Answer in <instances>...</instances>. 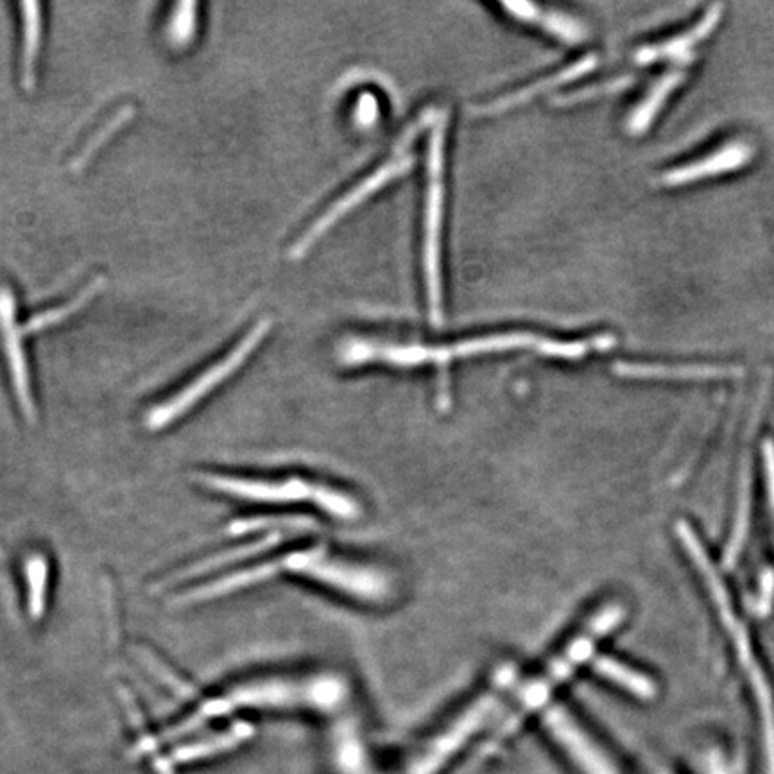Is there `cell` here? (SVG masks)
Masks as SVG:
<instances>
[{
  "mask_svg": "<svg viewBox=\"0 0 774 774\" xmlns=\"http://www.w3.org/2000/svg\"><path fill=\"white\" fill-rule=\"evenodd\" d=\"M27 586H29V611L33 619H40L45 611V594L49 581L47 559L36 554L26 561Z\"/></svg>",
  "mask_w": 774,
  "mask_h": 774,
  "instance_id": "obj_23",
  "label": "cell"
},
{
  "mask_svg": "<svg viewBox=\"0 0 774 774\" xmlns=\"http://www.w3.org/2000/svg\"><path fill=\"white\" fill-rule=\"evenodd\" d=\"M631 83H633V78H631V76H622V78L611 79V81L602 83V85L588 86V88H583V90H577L574 94L561 95V97H558V99L554 101V104L567 106V104L583 103V101L594 99V97H599V95L620 92V90L628 88Z\"/></svg>",
  "mask_w": 774,
  "mask_h": 774,
  "instance_id": "obj_24",
  "label": "cell"
},
{
  "mask_svg": "<svg viewBox=\"0 0 774 774\" xmlns=\"http://www.w3.org/2000/svg\"><path fill=\"white\" fill-rule=\"evenodd\" d=\"M762 454H764V470H766V486H767V499H769V509L773 513L774 520V441L773 439H766L764 448H762Z\"/></svg>",
  "mask_w": 774,
  "mask_h": 774,
  "instance_id": "obj_26",
  "label": "cell"
},
{
  "mask_svg": "<svg viewBox=\"0 0 774 774\" xmlns=\"http://www.w3.org/2000/svg\"><path fill=\"white\" fill-rule=\"evenodd\" d=\"M379 119V103L375 95L362 94L355 108V122L361 128H370Z\"/></svg>",
  "mask_w": 774,
  "mask_h": 774,
  "instance_id": "obj_25",
  "label": "cell"
},
{
  "mask_svg": "<svg viewBox=\"0 0 774 774\" xmlns=\"http://www.w3.org/2000/svg\"><path fill=\"white\" fill-rule=\"evenodd\" d=\"M774 599V570L767 568L760 579V597L757 601L758 615H766L771 610V602Z\"/></svg>",
  "mask_w": 774,
  "mask_h": 774,
  "instance_id": "obj_27",
  "label": "cell"
},
{
  "mask_svg": "<svg viewBox=\"0 0 774 774\" xmlns=\"http://www.w3.org/2000/svg\"><path fill=\"white\" fill-rule=\"evenodd\" d=\"M613 371L626 379H662V380H712L733 379L742 375L737 366H712V364H692V366H665V364H638V362H617Z\"/></svg>",
  "mask_w": 774,
  "mask_h": 774,
  "instance_id": "obj_12",
  "label": "cell"
},
{
  "mask_svg": "<svg viewBox=\"0 0 774 774\" xmlns=\"http://www.w3.org/2000/svg\"><path fill=\"white\" fill-rule=\"evenodd\" d=\"M0 336L8 357L11 379L17 393L18 404L29 422L36 420V405L31 393V380L27 370L26 353L22 348V330L17 327V301L9 289H0Z\"/></svg>",
  "mask_w": 774,
  "mask_h": 774,
  "instance_id": "obj_10",
  "label": "cell"
},
{
  "mask_svg": "<svg viewBox=\"0 0 774 774\" xmlns=\"http://www.w3.org/2000/svg\"><path fill=\"white\" fill-rule=\"evenodd\" d=\"M712 764H714V771H712V774H724L723 769H721V764H719L717 760H714Z\"/></svg>",
  "mask_w": 774,
  "mask_h": 774,
  "instance_id": "obj_28",
  "label": "cell"
},
{
  "mask_svg": "<svg viewBox=\"0 0 774 774\" xmlns=\"http://www.w3.org/2000/svg\"><path fill=\"white\" fill-rule=\"evenodd\" d=\"M22 9V24H24V47H22V83L27 92L35 90L36 60L40 52L42 40V15L40 4L36 0H24Z\"/></svg>",
  "mask_w": 774,
  "mask_h": 774,
  "instance_id": "obj_16",
  "label": "cell"
},
{
  "mask_svg": "<svg viewBox=\"0 0 774 774\" xmlns=\"http://www.w3.org/2000/svg\"><path fill=\"white\" fill-rule=\"evenodd\" d=\"M513 680H515V667L508 665L497 674V678L486 694H482L477 701H473L472 705L468 706L447 730L432 740V744L416 758V762L407 774H432L443 766L448 757H452L457 749L461 748L466 740L490 719V715L497 710L500 699L508 692Z\"/></svg>",
  "mask_w": 774,
  "mask_h": 774,
  "instance_id": "obj_6",
  "label": "cell"
},
{
  "mask_svg": "<svg viewBox=\"0 0 774 774\" xmlns=\"http://www.w3.org/2000/svg\"><path fill=\"white\" fill-rule=\"evenodd\" d=\"M346 688L343 681L334 676L307 678V680H266L246 685L232 697L210 703L198 715L183 724L176 735L198 726L203 719L232 710L233 706H310V708H334L341 703Z\"/></svg>",
  "mask_w": 774,
  "mask_h": 774,
  "instance_id": "obj_2",
  "label": "cell"
},
{
  "mask_svg": "<svg viewBox=\"0 0 774 774\" xmlns=\"http://www.w3.org/2000/svg\"><path fill=\"white\" fill-rule=\"evenodd\" d=\"M251 733L250 726H241V730L232 731V733H226V735H217L214 739L203 740L198 744H192L189 748L180 749L176 751L174 755H171V760H167V764H180V762H189L194 758L207 757V755H214L224 749L232 748L233 744H237L239 740L248 737Z\"/></svg>",
  "mask_w": 774,
  "mask_h": 774,
  "instance_id": "obj_22",
  "label": "cell"
},
{
  "mask_svg": "<svg viewBox=\"0 0 774 774\" xmlns=\"http://www.w3.org/2000/svg\"><path fill=\"white\" fill-rule=\"evenodd\" d=\"M624 617H626V608L622 604H606L601 610L595 611L594 617L586 622L576 637L568 642L567 647L547 665V669L538 678L529 681L524 690L518 694L515 708L509 712L508 719L502 724L493 744L497 740L508 737L511 731H515L516 726L524 721L525 715L531 714L543 703H547L552 692L561 683H565L588 658H592L597 642L606 635H610Z\"/></svg>",
  "mask_w": 774,
  "mask_h": 774,
  "instance_id": "obj_1",
  "label": "cell"
},
{
  "mask_svg": "<svg viewBox=\"0 0 774 774\" xmlns=\"http://www.w3.org/2000/svg\"><path fill=\"white\" fill-rule=\"evenodd\" d=\"M683 79H685V74L681 70H671L653 86V90L647 94L642 104L637 106V110L629 119V135H642L644 131H647L651 122L654 121L656 113L660 112V108L667 101V97L681 85Z\"/></svg>",
  "mask_w": 774,
  "mask_h": 774,
  "instance_id": "obj_18",
  "label": "cell"
},
{
  "mask_svg": "<svg viewBox=\"0 0 774 774\" xmlns=\"http://www.w3.org/2000/svg\"><path fill=\"white\" fill-rule=\"evenodd\" d=\"M504 8L508 9L509 13L518 20L538 24L545 31H549L551 35L561 38L563 42L570 43V45L579 43L586 38L585 27L581 26L577 20L565 17L561 13H547L538 6L525 4V2H506Z\"/></svg>",
  "mask_w": 774,
  "mask_h": 774,
  "instance_id": "obj_15",
  "label": "cell"
},
{
  "mask_svg": "<svg viewBox=\"0 0 774 774\" xmlns=\"http://www.w3.org/2000/svg\"><path fill=\"white\" fill-rule=\"evenodd\" d=\"M543 724L583 773L620 774L604 749L577 724L576 719L563 706H549L543 714Z\"/></svg>",
  "mask_w": 774,
  "mask_h": 774,
  "instance_id": "obj_9",
  "label": "cell"
},
{
  "mask_svg": "<svg viewBox=\"0 0 774 774\" xmlns=\"http://www.w3.org/2000/svg\"><path fill=\"white\" fill-rule=\"evenodd\" d=\"M282 567L361 601H384L391 592L389 579L377 568L330 556L323 549L287 554L282 558Z\"/></svg>",
  "mask_w": 774,
  "mask_h": 774,
  "instance_id": "obj_5",
  "label": "cell"
},
{
  "mask_svg": "<svg viewBox=\"0 0 774 774\" xmlns=\"http://www.w3.org/2000/svg\"><path fill=\"white\" fill-rule=\"evenodd\" d=\"M269 328H271V319L258 321L257 325L251 328L250 334L244 337L241 343L237 344L232 352L224 357L223 361L208 368L205 373L199 375L198 379L192 380L189 386L180 391L178 395L172 396L165 404L156 407L155 411H151L149 418H147L149 429H164L169 423L176 422L180 416L198 404L201 398H205L212 389H215L224 380L230 379L233 373L239 370L244 362L248 361V357L258 344L262 343Z\"/></svg>",
  "mask_w": 774,
  "mask_h": 774,
  "instance_id": "obj_7",
  "label": "cell"
},
{
  "mask_svg": "<svg viewBox=\"0 0 774 774\" xmlns=\"http://www.w3.org/2000/svg\"><path fill=\"white\" fill-rule=\"evenodd\" d=\"M592 669L604 680L619 685L620 688L628 690L629 694L640 699H653L656 696V685L649 676L611 656H597L592 662Z\"/></svg>",
  "mask_w": 774,
  "mask_h": 774,
  "instance_id": "obj_17",
  "label": "cell"
},
{
  "mask_svg": "<svg viewBox=\"0 0 774 774\" xmlns=\"http://www.w3.org/2000/svg\"><path fill=\"white\" fill-rule=\"evenodd\" d=\"M753 155H755V149L746 142H733L697 162L665 172L660 178V183L665 187H681L692 181L706 180L726 172L739 171L753 160Z\"/></svg>",
  "mask_w": 774,
  "mask_h": 774,
  "instance_id": "obj_11",
  "label": "cell"
},
{
  "mask_svg": "<svg viewBox=\"0 0 774 774\" xmlns=\"http://www.w3.org/2000/svg\"><path fill=\"white\" fill-rule=\"evenodd\" d=\"M133 117H135V106L126 104V106L119 108L117 112L113 113L108 121L104 122L103 128L97 129L94 135L90 137V140L86 142L85 147L79 151L78 156L72 160L70 169L76 172L85 169L86 164L92 160V156L104 146V142H106L108 138H112L113 135H115L126 122L131 121Z\"/></svg>",
  "mask_w": 774,
  "mask_h": 774,
  "instance_id": "obj_20",
  "label": "cell"
},
{
  "mask_svg": "<svg viewBox=\"0 0 774 774\" xmlns=\"http://www.w3.org/2000/svg\"><path fill=\"white\" fill-rule=\"evenodd\" d=\"M413 164V156L402 155V153L396 151V156L391 162H387V164L379 167V169L373 172L371 176H368L366 180L362 181L361 185H357L355 189L350 190L346 196L339 199L336 205H332V207L328 208L327 212L321 215L318 221L310 226L309 230L301 237L300 241L294 244V248L291 250V257H293L294 260L303 257V255L316 244V241L321 239V237H323V235H325V233H327L344 214H348L352 208L361 205L364 199L373 196L382 185H386L389 181L395 180L398 176L405 174V172L413 167Z\"/></svg>",
  "mask_w": 774,
  "mask_h": 774,
  "instance_id": "obj_8",
  "label": "cell"
},
{
  "mask_svg": "<svg viewBox=\"0 0 774 774\" xmlns=\"http://www.w3.org/2000/svg\"><path fill=\"white\" fill-rule=\"evenodd\" d=\"M103 285V276H97L95 280H92L90 284L86 285L85 289H83L74 300H70L69 303H65V305H61V307H56V309L40 312V314H36V316L29 319L26 325H24V328H22V334L42 332L45 328L54 327V325H58L61 321H65V319L72 316L74 312L83 309L86 303L92 300L95 294L103 289Z\"/></svg>",
  "mask_w": 774,
  "mask_h": 774,
  "instance_id": "obj_19",
  "label": "cell"
},
{
  "mask_svg": "<svg viewBox=\"0 0 774 774\" xmlns=\"http://www.w3.org/2000/svg\"><path fill=\"white\" fill-rule=\"evenodd\" d=\"M198 31V4L194 0H183L172 9L167 22V40L172 47H189Z\"/></svg>",
  "mask_w": 774,
  "mask_h": 774,
  "instance_id": "obj_21",
  "label": "cell"
},
{
  "mask_svg": "<svg viewBox=\"0 0 774 774\" xmlns=\"http://www.w3.org/2000/svg\"><path fill=\"white\" fill-rule=\"evenodd\" d=\"M447 113H438L432 135H430L429 185H427V203H425V246H423V267L427 280L430 321L439 327L441 310V226H443V146H445Z\"/></svg>",
  "mask_w": 774,
  "mask_h": 774,
  "instance_id": "obj_4",
  "label": "cell"
},
{
  "mask_svg": "<svg viewBox=\"0 0 774 774\" xmlns=\"http://www.w3.org/2000/svg\"><path fill=\"white\" fill-rule=\"evenodd\" d=\"M721 18H723V4H715L706 11L705 17L701 18L696 26L687 33L671 38L660 45H651V47H645L642 51H638L637 63L649 65V63L660 60H688L692 54V49L696 47L697 43L703 42L705 38L710 36L717 24L721 22Z\"/></svg>",
  "mask_w": 774,
  "mask_h": 774,
  "instance_id": "obj_13",
  "label": "cell"
},
{
  "mask_svg": "<svg viewBox=\"0 0 774 774\" xmlns=\"http://www.w3.org/2000/svg\"><path fill=\"white\" fill-rule=\"evenodd\" d=\"M595 65H597V58H595L594 54H592V56H586L583 60L577 61L574 65H570L567 69L561 70V72L554 74L551 78L540 79V81H536L534 85L525 86V88L518 90L515 94H509L506 95V97L495 99L493 103L486 104L484 108H479V112L484 113V115H488V113L493 115V113L511 110V108H515V106L527 103L531 97L542 94V92L549 90L552 86L563 85V83H568V81H574V79L585 76L586 72H590V70L594 69Z\"/></svg>",
  "mask_w": 774,
  "mask_h": 774,
  "instance_id": "obj_14",
  "label": "cell"
},
{
  "mask_svg": "<svg viewBox=\"0 0 774 774\" xmlns=\"http://www.w3.org/2000/svg\"><path fill=\"white\" fill-rule=\"evenodd\" d=\"M201 481L212 490L221 491L239 499L266 502V504H291V502H312L318 508L332 513L337 518L353 520L361 516V504L348 493L334 490L325 484L303 481L298 477L285 481H262V479H241L226 475H203Z\"/></svg>",
  "mask_w": 774,
  "mask_h": 774,
  "instance_id": "obj_3",
  "label": "cell"
}]
</instances>
